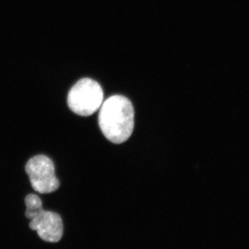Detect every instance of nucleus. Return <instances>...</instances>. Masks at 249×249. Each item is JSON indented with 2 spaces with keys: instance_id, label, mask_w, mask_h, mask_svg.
Returning a JSON list of instances; mask_svg holds the SVG:
<instances>
[{
  "instance_id": "1",
  "label": "nucleus",
  "mask_w": 249,
  "mask_h": 249,
  "mask_svg": "<svg viewBox=\"0 0 249 249\" xmlns=\"http://www.w3.org/2000/svg\"><path fill=\"white\" fill-rule=\"evenodd\" d=\"M99 125L106 139L113 143H123L131 136L134 125V107L129 100L115 95L101 106Z\"/></svg>"
},
{
  "instance_id": "2",
  "label": "nucleus",
  "mask_w": 249,
  "mask_h": 249,
  "mask_svg": "<svg viewBox=\"0 0 249 249\" xmlns=\"http://www.w3.org/2000/svg\"><path fill=\"white\" fill-rule=\"evenodd\" d=\"M25 216L30 220L29 228L35 231L41 240L48 243H58L64 234V224L61 216L53 211L43 208L41 198L36 194L27 195Z\"/></svg>"
},
{
  "instance_id": "3",
  "label": "nucleus",
  "mask_w": 249,
  "mask_h": 249,
  "mask_svg": "<svg viewBox=\"0 0 249 249\" xmlns=\"http://www.w3.org/2000/svg\"><path fill=\"white\" fill-rule=\"evenodd\" d=\"M101 85L93 79L85 78L77 82L70 90L67 104L72 112L83 117L91 116L103 104Z\"/></svg>"
},
{
  "instance_id": "4",
  "label": "nucleus",
  "mask_w": 249,
  "mask_h": 249,
  "mask_svg": "<svg viewBox=\"0 0 249 249\" xmlns=\"http://www.w3.org/2000/svg\"><path fill=\"white\" fill-rule=\"evenodd\" d=\"M25 171L31 186L41 194H52L60 185L53 161L46 156H36L27 162Z\"/></svg>"
}]
</instances>
